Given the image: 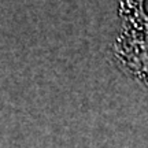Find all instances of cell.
Masks as SVG:
<instances>
[{"mask_svg":"<svg viewBox=\"0 0 148 148\" xmlns=\"http://www.w3.org/2000/svg\"><path fill=\"white\" fill-rule=\"evenodd\" d=\"M145 0H118L119 4V15L134 12V11H143Z\"/></svg>","mask_w":148,"mask_h":148,"instance_id":"7a4b0ae2","label":"cell"},{"mask_svg":"<svg viewBox=\"0 0 148 148\" xmlns=\"http://www.w3.org/2000/svg\"><path fill=\"white\" fill-rule=\"evenodd\" d=\"M121 16L112 53L127 75L148 88V14L145 10Z\"/></svg>","mask_w":148,"mask_h":148,"instance_id":"6da1fadb","label":"cell"}]
</instances>
